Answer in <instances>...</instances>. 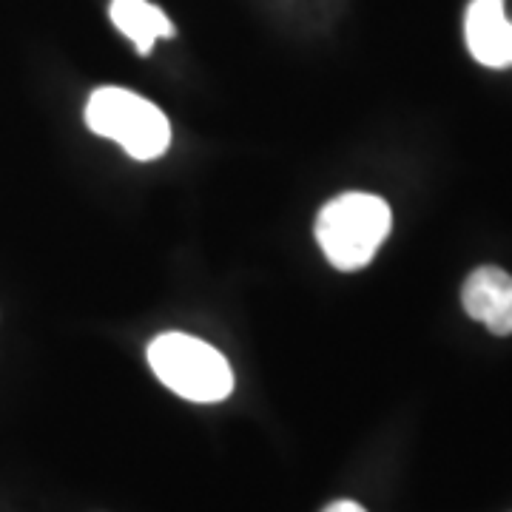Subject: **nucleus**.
<instances>
[{"label": "nucleus", "mask_w": 512, "mask_h": 512, "mask_svg": "<svg viewBox=\"0 0 512 512\" xmlns=\"http://www.w3.org/2000/svg\"><path fill=\"white\" fill-rule=\"evenodd\" d=\"M464 40L481 66H512V23L504 15V0H470L464 15Z\"/></svg>", "instance_id": "20e7f679"}, {"label": "nucleus", "mask_w": 512, "mask_h": 512, "mask_svg": "<svg viewBox=\"0 0 512 512\" xmlns=\"http://www.w3.org/2000/svg\"><path fill=\"white\" fill-rule=\"evenodd\" d=\"M154 376L180 399L197 404L225 402L234 393V370L220 350L188 333H163L148 345Z\"/></svg>", "instance_id": "f03ea898"}, {"label": "nucleus", "mask_w": 512, "mask_h": 512, "mask_svg": "<svg viewBox=\"0 0 512 512\" xmlns=\"http://www.w3.org/2000/svg\"><path fill=\"white\" fill-rule=\"evenodd\" d=\"M86 126L94 134L120 143L128 157L148 163L171 146V123L163 111L140 94L103 86L86 103Z\"/></svg>", "instance_id": "7ed1b4c3"}, {"label": "nucleus", "mask_w": 512, "mask_h": 512, "mask_svg": "<svg viewBox=\"0 0 512 512\" xmlns=\"http://www.w3.org/2000/svg\"><path fill=\"white\" fill-rule=\"evenodd\" d=\"M322 512H367L362 504H356V501H333L328 504Z\"/></svg>", "instance_id": "0eeeda50"}, {"label": "nucleus", "mask_w": 512, "mask_h": 512, "mask_svg": "<svg viewBox=\"0 0 512 512\" xmlns=\"http://www.w3.org/2000/svg\"><path fill=\"white\" fill-rule=\"evenodd\" d=\"M111 23L137 46L140 55H151L160 37H174V23L160 6L148 0H111Z\"/></svg>", "instance_id": "423d86ee"}, {"label": "nucleus", "mask_w": 512, "mask_h": 512, "mask_svg": "<svg viewBox=\"0 0 512 512\" xmlns=\"http://www.w3.org/2000/svg\"><path fill=\"white\" fill-rule=\"evenodd\" d=\"M390 205L365 191H348L319 211L316 242L328 262L339 271H362L390 234Z\"/></svg>", "instance_id": "f257e3e1"}, {"label": "nucleus", "mask_w": 512, "mask_h": 512, "mask_svg": "<svg viewBox=\"0 0 512 512\" xmlns=\"http://www.w3.org/2000/svg\"><path fill=\"white\" fill-rule=\"evenodd\" d=\"M461 305L495 336H512V276L495 265L476 268L461 288Z\"/></svg>", "instance_id": "39448f33"}]
</instances>
